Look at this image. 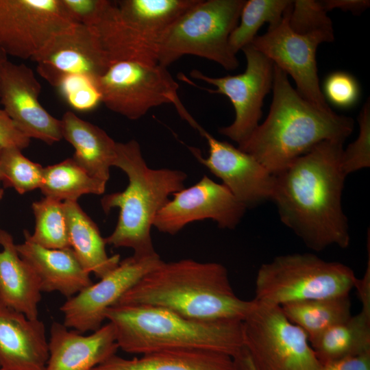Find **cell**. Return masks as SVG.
Returning <instances> with one entry per match:
<instances>
[{
	"instance_id": "obj_1",
	"label": "cell",
	"mask_w": 370,
	"mask_h": 370,
	"mask_svg": "<svg viewBox=\"0 0 370 370\" xmlns=\"http://www.w3.org/2000/svg\"><path fill=\"white\" fill-rule=\"evenodd\" d=\"M343 142L322 141L273 175L271 200L280 219L309 249H345L350 236L341 197Z\"/></svg>"
},
{
	"instance_id": "obj_2",
	"label": "cell",
	"mask_w": 370,
	"mask_h": 370,
	"mask_svg": "<svg viewBox=\"0 0 370 370\" xmlns=\"http://www.w3.org/2000/svg\"><path fill=\"white\" fill-rule=\"evenodd\" d=\"M116 304L158 307L197 320L243 321L254 301L236 295L223 264L182 259L162 260Z\"/></svg>"
},
{
	"instance_id": "obj_3",
	"label": "cell",
	"mask_w": 370,
	"mask_h": 370,
	"mask_svg": "<svg viewBox=\"0 0 370 370\" xmlns=\"http://www.w3.org/2000/svg\"><path fill=\"white\" fill-rule=\"evenodd\" d=\"M269 112L238 146L273 175L324 140L345 142L354 130L351 117L323 111L302 97L288 75L273 64Z\"/></svg>"
},
{
	"instance_id": "obj_4",
	"label": "cell",
	"mask_w": 370,
	"mask_h": 370,
	"mask_svg": "<svg viewBox=\"0 0 370 370\" xmlns=\"http://www.w3.org/2000/svg\"><path fill=\"white\" fill-rule=\"evenodd\" d=\"M105 319L114 327L119 349L129 354L199 349L233 357L243 347L238 319L197 320L158 307L118 304L106 310Z\"/></svg>"
},
{
	"instance_id": "obj_5",
	"label": "cell",
	"mask_w": 370,
	"mask_h": 370,
	"mask_svg": "<svg viewBox=\"0 0 370 370\" xmlns=\"http://www.w3.org/2000/svg\"><path fill=\"white\" fill-rule=\"evenodd\" d=\"M113 166L125 173L128 185L123 191L106 195L101 200L106 213L114 208L120 209L115 229L105 238L106 243L131 248L138 258L157 256L151 236L153 221L169 196L184 188L186 173L149 167L136 140L116 143Z\"/></svg>"
},
{
	"instance_id": "obj_6",
	"label": "cell",
	"mask_w": 370,
	"mask_h": 370,
	"mask_svg": "<svg viewBox=\"0 0 370 370\" xmlns=\"http://www.w3.org/2000/svg\"><path fill=\"white\" fill-rule=\"evenodd\" d=\"M198 1H112L93 27L110 66L120 62L158 64L166 32Z\"/></svg>"
},
{
	"instance_id": "obj_7",
	"label": "cell",
	"mask_w": 370,
	"mask_h": 370,
	"mask_svg": "<svg viewBox=\"0 0 370 370\" xmlns=\"http://www.w3.org/2000/svg\"><path fill=\"white\" fill-rule=\"evenodd\" d=\"M358 278L348 266L310 253L275 257L259 268L255 300L282 306L308 299L349 295Z\"/></svg>"
},
{
	"instance_id": "obj_8",
	"label": "cell",
	"mask_w": 370,
	"mask_h": 370,
	"mask_svg": "<svg viewBox=\"0 0 370 370\" xmlns=\"http://www.w3.org/2000/svg\"><path fill=\"white\" fill-rule=\"evenodd\" d=\"M245 0H199L169 27L158 62L167 67L185 55L214 61L225 70L239 62L230 49L229 37L238 25Z\"/></svg>"
},
{
	"instance_id": "obj_9",
	"label": "cell",
	"mask_w": 370,
	"mask_h": 370,
	"mask_svg": "<svg viewBox=\"0 0 370 370\" xmlns=\"http://www.w3.org/2000/svg\"><path fill=\"white\" fill-rule=\"evenodd\" d=\"M242 321L243 346L256 370H318L319 361L304 331L281 306L258 301Z\"/></svg>"
},
{
	"instance_id": "obj_10",
	"label": "cell",
	"mask_w": 370,
	"mask_h": 370,
	"mask_svg": "<svg viewBox=\"0 0 370 370\" xmlns=\"http://www.w3.org/2000/svg\"><path fill=\"white\" fill-rule=\"evenodd\" d=\"M97 85L106 108L130 120L141 118L152 108L180 101L179 84L166 67L159 64H113Z\"/></svg>"
},
{
	"instance_id": "obj_11",
	"label": "cell",
	"mask_w": 370,
	"mask_h": 370,
	"mask_svg": "<svg viewBox=\"0 0 370 370\" xmlns=\"http://www.w3.org/2000/svg\"><path fill=\"white\" fill-rule=\"evenodd\" d=\"M292 5L293 2L282 20L269 26L264 34L256 36L250 45L289 74L302 97L323 111L332 112L319 86L316 51L321 43L334 40V30L306 34L294 32L288 24Z\"/></svg>"
},
{
	"instance_id": "obj_12",
	"label": "cell",
	"mask_w": 370,
	"mask_h": 370,
	"mask_svg": "<svg viewBox=\"0 0 370 370\" xmlns=\"http://www.w3.org/2000/svg\"><path fill=\"white\" fill-rule=\"evenodd\" d=\"M242 50L247 61L245 71L242 73L221 77H210L197 69L190 73L192 77L216 87L206 90L229 98L235 118L232 124L220 128L219 132L238 145L245 142L258 126L263 101L272 88L273 79V63L267 57L250 45Z\"/></svg>"
},
{
	"instance_id": "obj_13",
	"label": "cell",
	"mask_w": 370,
	"mask_h": 370,
	"mask_svg": "<svg viewBox=\"0 0 370 370\" xmlns=\"http://www.w3.org/2000/svg\"><path fill=\"white\" fill-rule=\"evenodd\" d=\"M74 24L60 0H0V47L7 56L32 59Z\"/></svg>"
},
{
	"instance_id": "obj_14",
	"label": "cell",
	"mask_w": 370,
	"mask_h": 370,
	"mask_svg": "<svg viewBox=\"0 0 370 370\" xmlns=\"http://www.w3.org/2000/svg\"><path fill=\"white\" fill-rule=\"evenodd\" d=\"M172 195L153 223L159 232L171 235L190 223L204 219L213 220L219 228L233 230L247 209L224 184L207 175Z\"/></svg>"
},
{
	"instance_id": "obj_15",
	"label": "cell",
	"mask_w": 370,
	"mask_h": 370,
	"mask_svg": "<svg viewBox=\"0 0 370 370\" xmlns=\"http://www.w3.org/2000/svg\"><path fill=\"white\" fill-rule=\"evenodd\" d=\"M162 262L159 255L147 258L133 255L120 261L99 282L67 299L60 308L64 315L63 324L83 334L96 331L106 320V310Z\"/></svg>"
},
{
	"instance_id": "obj_16",
	"label": "cell",
	"mask_w": 370,
	"mask_h": 370,
	"mask_svg": "<svg viewBox=\"0 0 370 370\" xmlns=\"http://www.w3.org/2000/svg\"><path fill=\"white\" fill-rule=\"evenodd\" d=\"M204 136L209 147L207 158L193 147L189 149L243 204L251 208L271 200L273 175L254 156L215 138L192 117L188 122Z\"/></svg>"
},
{
	"instance_id": "obj_17",
	"label": "cell",
	"mask_w": 370,
	"mask_h": 370,
	"mask_svg": "<svg viewBox=\"0 0 370 370\" xmlns=\"http://www.w3.org/2000/svg\"><path fill=\"white\" fill-rule=\"evenodd\" d=\"M41 84L31 68L8 60L0 77V103L17 128L29 138L52 145L62 138L60 120L40 104Z\"/></svg>"
},
{
	"instance_id": "obj_18",
	"label": "cell",
	"mask_w": 370,
	"mask_h": 370,
	"mask_svg": "<svg viewBox=\"0 0 370 370\" xmlns=\"http://www.w3.org/2000/svg\"><path fill=\"white\" fill-rule=\"evenodd\" d=\"M32 60L57 71L95 81L110 66L95 28L77 23L53 35Z\"/></svg>"
},
{
	"instance_id": "obj_19",
	"label": "cell",
	"mask_w": 370,
	"mask_h": 370,
	"mask_svg": "<svg viewBox=\"0 0 370 370\" xmlns=\"http://www.w3.org/2000/svg\"><path fill=\"white\" fill-rule=\"evenodd\" d=\"M48 343L49 358L45 370H92L119 349L110 322L84 335L54 321Z\"/></svg>"
},
{
	"instance_id": "obj_20",
	"label": "cell",
	"mask_w": 370,
	"mask_h": 370,
	"mask_svg": "<svg viewBox=\"0 0 370 370\" xmlns=\"http://www.w3.org/2000/svg\"><path fill=\"white\" fill-rule=\"evenodd\" d=\"M48 358L42 321L0 303V367L5 370H45Z\"/></svg>"
},
{
	"instance_id": "obj_21",
	"label": "cell",
	"mask_w": 370,
	"mask_h": 370,
	"mask_svg": "<svg viewBox=\"0 0 370 370\" xmlns=\"http://www.w3.org/2000/svg\"><path fill=\"white\" fill-rule=\"evenodd\" d=\"M24 237L16 248L36 273L42 292H59L69 299L93 283L71 247L49 249Z\"/></svg>"
},
{
	"instance_id": "obj_22",
	"label": "cell",
	"mask_w": 370,
	"mask_h": 370,
	"mask_svg": "<svg viewBox=\"0 0 370 370\" xmlns=\"http://www.w3.org/2000/svg\"><path fill=\"white\" fill-rule=\"evenodd\" d=\"M0 303L31 319H38L39 280L19 256L12 235L0 230Z\"/></svg>"
},
{
	"instance_id": "obj_23",
	"label": "cell",
	"mask_w": 370,
	"mask_h": 370,
	"mask_svg": "<svg viewBox=\"0 0 370 370\" xmlns=\"http://www.w3.org/2000/svg\"><path fill=\"white\" fill-rule=\"evenodd\" d=\"M62 136L75 149L72 158L89 175L107 183L116 154V143L101 128L71 111L62 119Z\"/></svg>"
},
{
	"instance_id": "obj_24",
	"label": "cell",
	"mask_w": 370,
	"mask_h": 370,
	"mask_svg": "<svg viewBox=\"0 0 370 370\" xmlns=\"http://www.w3.org/2000/svg\"><path fill=\"white\" fill-rule=\"evenodd\" d=\"M92 370H235L232 357L199 349H171L127 359L114 354Z\"/></svg>"
},
{
	"instance_id": "obj_25",
	"label": "cell",
	"mask_w": 370,
	"mask_h": 370,
	"mask_svg": "<svg viewBox=\"0 0 370 370\" xmlns=\"http://www.w3.org/2000/svg\"><path fill=\"white\" fill-rule=\"evenodd\" d=\"M63 206L71 248L84 269L101 279L118 266L120 256H108L105 238L77 201H63Z\"/></svg>"
},
{
	"instance_id": "obj_26",
	"label": "cell",
	"mask_w": 370,
	"mask_h": 370,
	"mask_svg": "<svg viewBox=\"0 0 370 370\" xmlns=\"http://www.w3.org/2000/svg\"><path fill=\"white\" fill-rule=\"evenodd\" d=\"M319 361L326 363L370 353V308L337 324L310 343Z\"/></svg>"
},
{
	"instance_id": "obj_27",
	"label": "cell",
	"mask_w": 370,
	"mask_h": 370,
	"mask_svg": "<svg viewBox=\"0 0 370 370\" xmlns=\"http://www.w3.org/2000/svg\"><path fill=\"white\" fill-rule=\"evenodd\" d=\"M281 308L290 321L304 331L310 343L352 316L349 295L292 302Z\"/></svg>"
},
{
	"instance_id": "obj_28",
	"label": "cell",
	"mask_w": 370,
	"mask_h": 370,
	"mask_svg": "<svg viewBox=\"0 0 370 370\" xmlns=\"http://www.w3.org/2000/svg\"><path fill=\"white\" fill-rule=\"evenodd\" d=\"M106 185L89 175L71 158L43 167L40 189L45 197L60 201H77L85 194H103Z\"/></svg>"
},
{
	"instance_id": "obj_29",
	"label": "cell",
	"mask_w": 370,
	"mask_h": 370,
	"mask_svg": "<svg viewBox=\"0 0 370 370\" xmlns=\"http://www.w3.org/2000/svg\"><path fill=\"white\" fill-rule=\"evenodd\" d=\"M293 1L288 0H249L242 8L241 23L229 37V47L236 55L240 50L251 44L262 25L269 26L278 23Z\"/></svg>"
},
{
	"instance_id": "obj_30",
	"label": "cell",
	"mask_w": 370,
	"mask_h": 370,
	"mask_svg": "<svg viewBox=\"0 0 370 370\" xmlns=\"http://www.w3.org/2000/svg\"><path fill=\"white\" fill-rule=\"evenodd\" d=\"M35 217L32 234L25 230L24 236L31 241L49 249L71 247L63 201L45 197L32 205Z\"/></svg>"
},
{
	"instance_id": "obj_31",
	"label": "cell",
	"mask_w": 370,
	"mask_h": 370,
	"mask_svg": "<svg viewBox=\"0 0 370 370\" xmlns=\"http://www.w3.org/2000/svg\"><path fill=\"white\" fill-rule=\"evenodd\" d=\"M38 71L76 110H91L101 102L97 81L88 77L63 73L40 64H38Z\"/></svg>"
},
{
	"instance_id": "obj_32",
	"label": "cell",
	"mask_w": 370,
	"mask_h": 370,
	"mask_svg": "<svg viewBox=\"0 0 370 370\" xmlns=\"http://www.w3.org/2000/svg\"><path fill=\"white\" fill-rule=\"evenodd\" d=\"M43 167L27 158L16 147L0 151V182L22 195L40 188Z\"/></svg>"
},
{
	"instance_id": "obj_33",
	"label": "cell",
	"mask_w": 370,
	"mask_h": 370,
	"mask_svg": "<svg viewBox=\"0 0 370 370\" xmlns=\"http://www.w3.org/2000/svg\"><path fill=\"white\" fill-rule=\"evenodd\" d=\"M359 134L357 138L343 149L342 166L349 173L370 166V102L364 104L358 116Z\"/></svg>"
},
{
	"instance_id": "obj_34",
	"label": "cell",
	"mask_w": 370,
	"mask_h": 370,
	"mask_svg": "<svg viewBox=\"0 0 370 370\" xmlns=\"http://www.w3.org/2000/svg\"><path fill=\"white\" fill-rule=\"evenodd\" d=\"M326 12L319 1H294L288 16L289 26L301 34L332 31V22Z\"/></svg>"
},
{
	"instance_id": "obj_35",
	"label": "cell",
	"mask_w": 370,
	"mask_h": 370,
	"mask_svg": "<svg viewBox=\"0 0 370 370\" xmlns=\"http://www.w3.org/2000/svg\"><path fill=\"white\" fill-rule=\"evenodd\" d=\"M323 95L336 106L347 108L358 101L360 88L355 78L345 72H334L325 79Z\"/></svg>"
},
{
	"instance_id": "obj_36",
	"label": "cell",
	"mask_w": 370,
	"mask_h": 370,
	"mask_svg": "<svg viewBox=\"0 0 370 370\" xmlns=\"http://www.w3.org/2000/svg\"><path fill=\"white\" fill-rule=\"evenodd\" d=\"M69 17L77 24L95 27L111 4L108 0H60Z\"/></svg>"
},
{
	"instance_id": "obj_37",
	"label": "cell",
	"mask_w": 370,
	"mask_h": 370,
	"mask_svg": "<svg viewBox=\"0 0 370 370\" xmlns=\"http://www.w3.org/2000/svg\"><path fill=\"white\" fill-rule=\"evenodd\" d=\"M30 140L17 128L3 108H0V151L9 147L22 150L29 146Z\"/></svg>"
},
{
	"instance_id": "obj_38",
	"label": "cell",
	"mask_w": 370,
	"mask_h": 370,
	"mask_svg": "<svg viewBox=\"0 0 370 370\" xmlns=\"http://www.w3.org/2000/svg\"><path fill=\"white\" fill-rule=\"evenodd\" d=\"M318 370H370V353L323 363Z\"/></svg>"
},
{
	"instance_id": "obj_39",
	"label": "cell",
	"mask_w": 370,
	"mask_h": 370,
	"mask_svg": "<svg viewBox=\"0 0 370 370\" xmlns=\"http://www.w3.org/2000/svg\"><path fill=\"white\" fill-rule=\"evenodd\" d=\"M323 8L326 11L340 9L353 14H360L369 7L370 1L367 0H326L319 1Z\"/></svg>"
},
{
	"instance_id": "obj_40",
	"label": "cell",
	"mask_w": 370,
	"mask_h": 370,
	"mask_svg": "<svg viewBox=\"0 0 370 370\" xmlns=\"http://www.w3.org/2000/svg\"><path fill=\"white\" fill-rule=\"evenodd\" d=\"M235 370H256L244 346L232 357Z\"/></svg>"
},
{
	"instance_id": "obj_41",
	"label": "cell",
	"mask_w": 370,
	"mask_h": 370,
	"mask_svg": "<svg viewBox=\"0 0 370 370\" xmlns=\"http://www.w3.org/2000/svg\"><path fill=\"white\" fill-rule=\"evenodd\" d=\"M8 56L0 47V77L5 62L8 60Z\"/></svg>"
},
{
	"instance_id": "obj_42",
	"label": "cell",
	"mask_w": 370,
	"mask_h": 370,
	"mask_svg": "<svg viewBox=\"0 0 370 370\" xmlns=\"http://www.w3.org/2000/svg\"><path fill=\"white\" fill-rule=\"evenodd\" d=\"M3 193H4L3 189L0 188V200L3 198Z\"/></svg>"
},
{
	"instance_id": "obj_43",
	"label": "cell",
	"mask_w": 370,
	"mask_h": 370,
	"mask_svg": "<svg viewBox=\"0 0 370 370\" xmlns=\"http://www.w3.org/2000/svg\"><path fill=\"white\" fill-rule=\"evenodd\" d=\"M0 370H5V369H2V368L0 367Z\"/></svg>"
}]
</instances>
